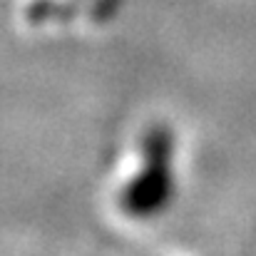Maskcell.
Instances as JSON below:
<instances>
[{"mask_svg":"<svg viewBox=\"0 0 256 256\" xmlns=\"http://www.w3.org/2000/svg\"><path fill=\"white\" fill-rule=\"evenodd\" d=\"M144 164L120 192V206L132 219H154L174 199L172 157H142Z\"/></svg>","mask_w":256,"mask_h":256,"instance_id":"1","label":"cell"},{"mask_svg":"<svg viewBox=\"0 0 256 256\" xmlns=\"http://www.w3.org/2000/svg\"><path fill=\"white\" fill-rule=\"evenodd\" d=\"M142 157H174V132L167 124H152L140 140Z\"/></svg>","mask_w":256,"mask_h":256,"instance_id":"2","label":"cell"},{"mask_svg":"<svg viewBox=\"0 0 256 256\" xmlns=\"http://www.w3.org/2000/svg\"><path fill=\"white\" fill-rule=\"evenodd\" d=\"M65 12H68V8H65L62 2H58V0H35V2H30V8H28V18H30L32 22H45V20L60 18V15H65Z\"/></svg>","mask_w":256,"mask_h":256,"instance_id":"3","label":"cell"},{"mask_svg":"<svg viewBox=\"0 0 256 256\" xmlns=\"http://www.w3.org/2000/svg\"><path fill=\"white\" fill-rule=\"evenodd\" d=\"M122 5V0H92V8H90V12H92V18L94 20H107L110 15H114L117 12V8Z\"/></svg>","mask_w":256,"mask_h":256,"instance_id":"4","label":"cell"}]
</instances>
